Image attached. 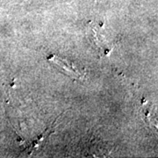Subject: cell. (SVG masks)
<instances>
[{"mask_svg":"<svg viewBox=\"0 0 158 158\" xmlns=\"http://www.w3.org/2000/svg\"><path fill=\"white\" fill-rule=\"evenodd\" d=\"M48 60L54 62V64L56 66H57L60 69H62V71H63L64 73L67 74L69 76L74 77L76 78H81L84 77V75L75 67L73 63L68 62L64 59H62L57 56H52L48 58Z\"/></svg>","mask_w":158,"mask_h":158,"instance_id":"6da1fadb","label":"cell"}]
</instances>
